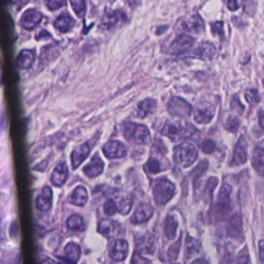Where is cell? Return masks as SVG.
<instances>
[{"instance_id":"1","label":"cell","mask_w":264,"mask_h":264,"mask_svg":"<svg viewBox=\"0 0 264 264\" xmlns=\"http://www.w3.org/2000/svg\"><path fill=\"white\" fill-rule=\"evenodd\" d=\"M195 132V127L190 124L184 125L180 122H167L163 126L161 133L175 142L182 139L188 138Z\"/></svg>"},{"instance_id":"2","label":"cell","mask_w":264,"mask_h":264,"mask_svg":"<svg viewBox=\"0 0 264 264\" xmlns=\"http://www.w3.org/2000/svg\"><path fill=\"white\" fill-rule=\"evenodd\" d=\"M198 157V150L195 145L190 142H183L174 150V161L182 167H187L195 162Z\"/></svg>"},{"instance_id":"3","label":"cell","mask_w":264,"mask_h":264,"mask_svg":"<svg viewBox=\"0 0 264 264\" xmlns=\"http://www.w3.org/2000/svg\"><path fill=\"white\" fill-rule=\"evenodd\" d=\"M231 192L232 188L227 184H223L219 191L216 205V214L219 219H225L230 212Z\"/></svg>"},{"instance_id":"4","label":"cell","mask_w":264,"mask_h":264,"mask_svg":"<svg viewBox=\"0 0 264 264\" xmlns=\"http://www.w3.org/2000/svg\"><path fill=\"white\" fill-rule=\"evenodd\" d=\"M175 193V187L170 181L162 179L154 187V196L156 203L164 204L172 199Z\"/></svg>"},{"instance_id":"5","label":"cell","mask_w":264,"mask_h":264,"mask_svg":"<svg viewBox=\"0 0 264 264\" xmlns=\"http://www.w3.org/2000/svg\"><path fill=\"white\" fill-rule=\"evenodd\" d=\"M215 107L209 102H202L194 110V120L199 124H207L212 121L215 116Z\"/></svg>"},{"instance_id":"6","label":"cell","mask_w":264,"mask_h":264,"mask_svg":"<svg viewBox=\"0 0 264 264\" xmlns=\"http://www.w3.org/2000/svg\"><path fill=\"white\" fill-rule=\"evenodd\" d=\"M167 109L170 114L182 118L188 117L191 115L192 108L186 100L182 98L174 97L169 102Z\"/></svg>"},{"instance_id":"7","label":"cell","mask_w":264,"mask_h":264,"mask_svg":"<svg viewBox=\"0 0 264 264\" xmlns=\"http://www.w3.org/2000/svg\"><path fill=\"white\" fill-rule=\"evenodd\" d=\"M177 26L180 30H184L185 32L193 33V34H200L204 30V21L198 14L190 16L187 18L181 20Z\"/></svg>"},{"instance_id":"8","label":"cell","mask_w":264,"mask_h":264,"mask_svg":"<svg viewBox=\"0 0 264 264\" xmlns=\"http://www.w3.org/2000/svg\"><path fill=\"white\" fill-rule=\"evenodd\" d=\"M195 39L187 34H182L174 40L170 47V52L172 55H182L189 51L193 47Z\"/></svg>"},{"instance_id":"9","label":"cell","mask_w":264,"mask_h":264,"mask_svg":"<svg viewBox=\"0 0 264 264\" xmlns=\"http://www.w3.org/2000/svg\"><path fill=\"white\" fill-rule=\"evenodd\" d=\"M42 18H43V15L41 12L35 9H29L25 11L21 17L20 23L21 26L25 30H34L41 22Z\"/></svg>"},{"instance_id":"10","label":"cell","mask_w":264,"mask_h":264,"mask_svg":"<svg viewBox=\"0 0 264 264\" xmlns=\"http://www.w3.org/2000/svg\"><path fill=\"white\" fill-rule=\"evenodd\" d=\"M112 201L116 204L117 212L122 215H126L131 209L133 200H132L131 195L127 192L116 191L113 195Z\"/></svg>"},{"instance_id":"11","label":"cell","mask_w":264,"mask_h":264,"mask_svg":"<svg viewBox=\"0 0 264 264\" xmlns=\"http://www.w3.org/2000/svg\"><path fill=\"white\" fill-rule=\"evenodd\" d=\"M104 154L109 159L122 158L126 154V146L120 141H112L104 145L102 148Z\"/></svg>"},{"instance_id":"12","label":"cell","mask_w":264,"mask_h":264,"mask_svg":"<svg viewBox=\"0 0 264 264\" xmlns=\"http://www.w3.org/2000/svg\"><path fill=\"white\" fill-rule=\"evenodd\" d=\"M53 191L51 187L46 186L38 195L36 200L37 208L41 212H48L52 207Z\"/></svg>"},{"instance_id":"13","label":"cell","mask_w":264,"mask_h":264,"mask_svg":"<svg viewBox=\"0 0 264 264\" xmlns=\"http://www.w3.org/2000/svg\"><path fill=\"white\" fill-rule=\"evenodd\" d=\"M246 141L244 136H241L238 140L235 147L234 154L232 157L231 164L239 166L244 164L247 161V152H246Z\"/></svg>"},{"instance_id":"14","label":"cell","mask_w":264,"mask_h":264,"mask_svg":"<svg viewBox=\"0 0 264 264\" xmlns=\"http://www.w3.org/2000/svg\"><path fill=\"white\" fill-rule=\"evenodd\" d=\"M68 175L69 171L68 165L64 161L61 162L57 165L51 174V183L56 187H61L68 180Z\"/></svg>"},{"instance_id":"15","label":"cell","mask_w":264,"mask_h":264,"mask_svg":"<svg viewBox=\"0 0 264 264\" xmlns=\"http://www.w3.org/2000/svg\"><path fill=\"white\" fill-rule=\"evenodd\" d=\"M90 150L88 142L79 145L73 150L71 156V164L73 169L78 168L83 163V161H85L90 154Z\"/></svg>"},{"instance_id":"16","label":"cell","mask_w":264,"mask_h":264,"mask_svg":"<svg viewBox=\"0 0 264 264\" xmlns=\"http://www.w3.org/2000/svg\"><path fill=\"white\" fill-rule=\"evenodd\" d=\"M215 55H216V47L212 43L208 42L201 43L200 45L191 53V56L204 61L211 60Z\"/></svg>"},{"instance_id":"17","label":"cell","mask_w":264,"mask_h":264,"mask_svg":"<svg viewBox=\"0 0 264 264\" xmlns=\"http://www.w3.org/2000/svg\"><path fill=\"white\" fill-rule=\"evenodd\" d=\"M128 249L129 245L126 240H117L112 245L109 254L114 261H122L127 257Z\"/></svg>"},{"instance_id":"18","label":"cell","mask_w":264,"mask_h":264,"mask_svg":"<svg viewBox=\"0 0 264 264\" xmlns=\"http://www.w3.org/2000/svg\"><path fill=\"white\" fill-rule=\"evenodd\" d=\"M120 227L118 223L111 219H103L100 222L98 231L107 238H113L120 232Z\"/></svg>"},{"instance_id":"19","label":"cell","mask_w":264,"mask_h":264,"mask_svg":"<svg viewBox=\"0 0 264 264\" xmlns=\"http://www.w3.org/2000/svg\"><path fill=\"white\" fill-rule=\"evenodd\" d=\"M76 21L74 20L73 17L70 15L67 12L61 13L58 16V18L55 20V28L61 33H68L70 30L73 29L75 26Z\"/></svg>"},{"instance_id":"20","label":"cell","mask_w":264,"mask_h":264,"mask_svg":"<svg viewBox=\"0 0 264 264\" xmlns=\"http://www.w3.org/2000/svg\"><path fill=\"white\" fill-rule=\"evenodd\" d=\"M104 169V163L99 156H95L88 164L83 168L84 174L89 178H96L102 173Z\"/></svg>"},{"instance_id":"21","label":"cell","mask_w":264,"mask_h":264,"mask_svg":"<svg viewBox=\"0 0 264 264\" xmlns=\"http://www.w3.org/2000/svg\"><path fill=\"white\" fill-rule=\"evenodd\" d=\"M154 213V209L149 204H141L137 207L131 217V222L134 224H140L147 221Z\"/></svg>"},{"instance_id":"22","label":"cell","mask_w":264,"mask_h":264,"mask_svg":"<svg viewBox=\"0 0 264 264\" xmlns=\"http://www.w3.org/2000/svg\"><path fill=\"white\" fill-rule=\"evenodd\" d=\"M158 107V103L153 99H146L141 102L137 107V116L141 119L153 114Z\"/></svg>"},{"instance_id":"23","label":"cell","mask_w":264,"mask_h":264,"mask_svg":"<svg viewBox=\"0 0 264 264\" xmlns=\"http://www.w3.org/2000/svg\"><path fill=\"white\" fill-rule=\"evenodd\" d=\"M88 192L85 187L79 186L74 190L73 192L70 195L69 202L71 204L82 207L88 202Z\"/></svg>"},{"instance_id":"24","label":"cell","mask_w":264,"mask_h":264,"mask_svg":"<svg viewBox=\"0 0 264 264\" xmlns=\"http://www.w3.org/2000/svg\"><path fill=\"white\" fill-rule=\"evenodd\" d=\"M133 137L138 144L146 145L150 142V131L144 125H135L133 129Z\"/></svg>"},{"instance_id":"25","label":"cell","mask_w":264,"mask_h":264,"mask_svg":"<svg viewBox=\"0 0 264 264\" xmlns=\"http://www.w3.org/2000/svg\"><path fill=\"white\" fill-rule=\"evenodd\" d=\"M35 60V55L30 50H23L17 57V64L21 69H27Z\"/></svg>"},{"instance_id":"26","label":"cell","mask_w":264,"mask_h":264,"mask_svg":"<svg viewBox=\"0 0 264 264\" xmlns=\"http://www.w3.org/2000/svg\"><path fill=\"white\" fill-rule=\"evenodd\" d=\"M252 164L256 171L262 176L264 174V147L263 143L256 146L252 156Z\"/></svg>"},{"instance_id":"27","label":"cell","mask_w":264,"mask_h":264,"mask_svg":"<svg viewBox=\"0 0 264 264\" xmlns=\"http://www.w3.org/2000/svg\"><path fill=\"white\" fill-rule=\"evenodd\" d=\"M64 253H65L66 257L69 260L70 262L72 263V264H76L80 259L81 250L77 244L71 242L66 245Z\"/></svg>"},{"instance_id":"28","label":"cell","mask_w":264,"mask_h":264,"mask_svg":"<svg viewBox=\"0 0 264 264\" xmlns=\"http://www.w3.org/2000/svg\"><path fill=\"white\" fill-rule=\"evenodd\" d=\"M242 229H243V223H242L241 216L239 214H236L230 219L227 231L229 236L232 237H239L242 233Z\"/></svg>"},{"instance_id":"29","label":"cell","mask_w":264,"mask_h":264,"mask_svg":"<svg viewBox=\"0 0 264 264\" xmlns=\"http://www.w3.org/2000/svg\"><path fill=\"white\" fill-rule=\"evenodd\" d=\"M120 20V17L117 12L114 10H108L105 11L102 19L101 28L109 29L114 26Z\"/></svg>"},{"instance_id":"30","label":"cell","mask_w":264,"mask_h":264,"mask_svg":"<svg viewBox=\"0 0 264 264\" xmlns=\"http://www.w3.org/2000/svg\"><path fill=\"white\" fill-rule=\"evenodd\" d=\"M178 221L174 217H168L165 222V234L167 238L173 240L177 236V229H178Z\"/></svg>"},{"instance_id":"31","label":"cell","mask_w":264,"mask_h":264,"mask_svg":"<svg viewBox=\"0 0 264 264\" xmlns=\"http://www.w3.org/2000/svg\"><path fill=\"white\" fill-rule=\"evenodd\" d=\"M67 225L71 230L83 231L84 229V220L79 214H75L70 216L67 221Z\"/></svg>"},{"instance_id":"32","label":"cell","mask_w":264,"mask_h":264,"mask_svg":"<svg viewBox=\"0 0 264 264\" xmlns=\"http://www.w3.org/2000/svg\"><path fill=\"white\" fill-rule=\"evenodd\" d=\"M71 7L73 9L76 15L80 18H82L86 13V3L84 1H71Z\"/></svg>"},{"instance_id":"33","label":"cell","mask_w":264,"mask_h":264,"mask_svg":"<svg viewBox=\"0 0 264 264\" xmlns=\"http://www.w3.org/2000/svg\"><path fill=\"white\" fill-rule=\"evenodd\" d=\"M240 120L235 116H230L226 119L225 122V128L228 131L235 133L240 127Z\"/></svg>"},{"instance_id":"34","label":"cell","mask_w":264,"mask_h":264,"mask_svg":"<svg viewBox=\"0 0 264 264\" xmlns=\"http://www.w3.org/2000/svg\"><path fill=\"white\" fill-rule=\"evenodd\" d=\"M153 245H154V242L151 238H147V237H144V238L140 240V243L137 244V247L141 250L138 253H144L146 252H153Z\"/></svg>"},{"instance_id":"35","label":"cell","mask_w":264,"mask_h":264,"mask_svg":"<svg viewBox=\"0 0 264 264\" xmlns=\"http://www.w3.org/2000/svg\"><path fill=\"white\" fill-rule=\"evenodd\" d=\"M186 246H187V251L190 253H199L201 249V244L199 240L191 237H187L186 240Z\"/></svg>"},{"instance_id":"36","label":"cell","mask_w":264,"mask_h":264,"mask_svg":"<svg viewBox=\"0 0 264 264\" xmlns=\"http://www.w3.org/2000/svg\"><path fill=\"white\" fill-rule=\"evenodd\" d=\"M57 47H53V46H48L46 47L44 51H43L41 57V62L46 61H50L51 58H55L57 54Z\"/></svg>"},{"instance_id":"37","label":"cell","mask_w":264,"mask_h":264,"mask_svg":"<svg viewBox=\"0 0 264 264\" xmlns=\"http://www.w3.org/2000/svg\"><path fill=\"white\" fill-rule=\"evenodd\" d=\"M146 170L151 174H158L161 171L159 161L155 159H150L146 165Z\"/></svg>"},{"instance_id":"38","label":"cell","mask_w":264,"mask_h":264,"mask_svg":"<svg viewBox=\"0 0 264 264\" xmlns=\"http://www.w3.org/2000/svg\"><path fill=\"white\" fill-rule=\"evenodd\" d=\"M201 146H202V150L205 154H212L216 150V143L210 139L204 140Z\"/></svg>"},{"instance_id":"39","label":"cell","mask_w":264,"mask_h":264,"mask_svg":"<svg viewBox=\"0 0 264 264\" xmlns=\"http://www.w3.org/2000/svg\"><path fill=\"white\" fill-rule=\"evenodd\" d=\"M246 100L249 103H257L261 101V96L259 95V92L257 89H250L246 95H245Z\"/></svg>"},{"instance_id":"40","label":"cell","mask_w":264,"mask_h":264,"mask_svg":"<svg viewBox=\"0 0 264 264\" xmlns=\"http://www.w3.org/2000/svg\"><path fill=\"white\" fill-rule=\"evenodd\" d=\"M181 240L177 242L176 244L171 245L168 250V257L170 261H175L178 257V253H179V249H180Z\"/></svg>"},{"instance_id":"41","label":"cell","mask_w":264,"mask_h":264,"mask_svg":"<svg viewBox=\"0 0 264 264\" xmlns=\"http://www.w3.org/2000/svg\"><path fill=\"white\" fill-rule=\"evenodd\" d=\"M104 212L106 214L107 216H113L117 212V208H116V204H114L113 201H107L106 203H105Z\"/></svg>"},{"instance_id":"42","label":"cell","mask_w":264,"mask_h":264,"mask_svg":"<svg viewBox=\"0 0 264 264\" xmlns=\"http://www.w3.org/2000/svg\"><path fill=\"white\" fill-rule=\"evenodd\" d=\"M150 261L145 257H142L141 253L135 252L133 253L131 259V264H149Z\"/></svg>"},{"instance_id":"43","label":"cell","mask_w":264,"mask_h":264,"mask_svg":"<svg viewBox=\"0 0 264 264\" xmlns=\"http://www.w3.org/2000/svg\"><path fill=\"white\" fill-rule=\"evenodd\" d=\"M212 30L214 34H218L219 37H224V30H223V21H218L216 23H212Z\"/></svg>"},{"instance_id":"44","label":"cell","mask_w":264,"mask_h":264,"mask_svg":"<svg viewBox=\"0 0 264 264\" xmlns=\"http://www.w3.org/2000/svg\"><path fill=\"white\" fill-rule=\"evenodd\" d=\"M45 4L49 10L55 11V10H58L64 6L65 2H63V1H47V2H45Z\"/></svg>"},{"instance_id":"45","label":"cell","mask_w":264,"mask_h":264,"mask_svg":"<svg viewBox=\"0 0 264 264\" xmlns=\"http://www.w3.org/2000/svg\"><path fill=\"white\" fill-rule=\"evenodd\" d=\"M240 1H235V0H233V1H228V2H227V6L232 11H236V10H238L239 8L240 7Z\"/></svg>"},{"instance_id":"46","label":"cell","mask_w":264,"mask_h":264,"mask_svg":"<svg viewBox=\"0 0 264 264\" xmlns=\"http://www.w3.org/2000/svg\"><path fill=\"white\" fill-rule=\"evenodd\" d=\"M233 264H251L249 261V257L247 256H243V257H238L234 261Z\"/></svg>"},{"instance_id":"47","label":"cell","mask_w":264,"mask_h":264,"mask_svg":"<svg viewBox=\"0 0 264 264\" xmlns=\"http://www.w3.org/2000/svg\"><path fill=\"white\" fill-rule=\"evenodd\" d=\"M264 241L261 240L259 244V249H260V256H261V261H264Z\"/></svg>"},{"instance_id":"48","label":"cell","mask_w":264,"mask_h":264,"mask_svg":"<svg viewBox=\"0 0 264 264\" xmlns=\"http://www.w3.org/2000/svg\"><path fill=\"white\" fill-rule=\"evenodd\" d=\"M40 264H56V263L55 261L51 260L50 258L44 259L43 261H42L40 263Z\"/></svg>"},{"instance_id":"49","label":"cell","mask_w":264,"mask_h":264,"mask_svg":"<svg viewBox=\"0 0 264 264\" xmlns=\"http://www.w3.org/2000/svg\"><path fill=\"white\" fill-rule=\"evenodd\" d=\"M191 264H208L206 261H204L203 259H198L196 261H194Z\"/></svg>"},{"instance_id":"50","label":"cell","mask_w":264,"mask_h":264,"mask_svg":"<svg viewBox=\"0 0 264 264\" xmlns=\"http://www.w3.org/2000/svg\"><path fill=\"white\" fill-rule=\"evenodd\" d=\"M263 111H261V116H260V120H261V126H263V123H264V122H263Z\"/></svg>"}]
</instances>
